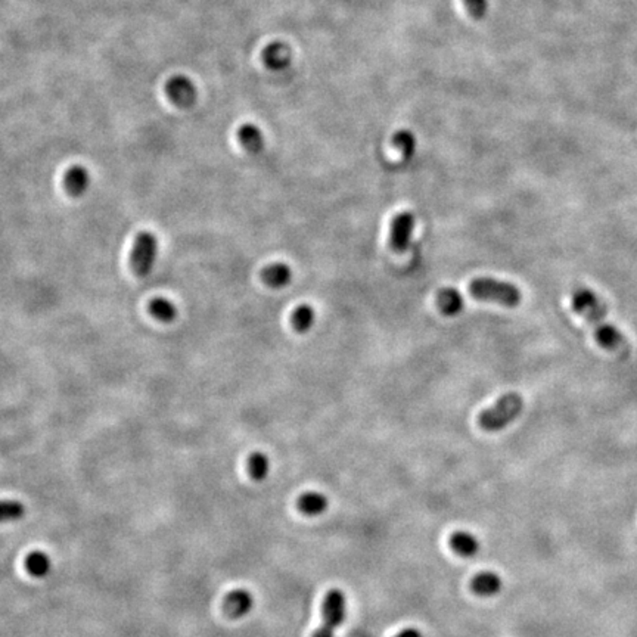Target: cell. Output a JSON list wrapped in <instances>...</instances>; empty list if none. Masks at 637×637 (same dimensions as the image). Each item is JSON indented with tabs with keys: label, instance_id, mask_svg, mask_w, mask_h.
<instances>
[{
	"label": "cell",
	"instance_id": "obj_13",
	"mask_svg": "<svg viewBox=\"0 0 637 637\" xmlns=\"http://www.w3.org/2000/svg\"><path fill=\"white\" fill-rule=\"evenodd\" d=\"M437 306L442 314L456 316L463 309V297L454 288H442L437 294Z\"/></svg>",
	"mask_w": 637,
	"mask_h": 637
},
{
	"label": "cell",
	"instance_id": "obj_11",
	"mask_svg": "<svg viewBox=\"0 0 637 637\" xmlns=\"http://www.w3.org/2000/svg\"><path fill=\"white\" fill-rule=\"evenodd\" d=\"M64 186L71 197H80L86 192L89 186V173L81 165H74L68 169L64 178Z\"/></svg>",
	"mask_w": 637,
	"mask_h": 637
},
{
	"label": "cell",
	"instance_id": "obj_19",
	"mask_svg": "<svg viewBox=\"0 0 637 637\" xmlns=\"http://www.w3.org/2000/svg\"><path fill=\"white\" fill-rule=\"evenodd\" d=\"M27 571L34 577H45L50 570V559L43 552H33L25 559Z\"/></svg>",
	"mask_w": 637,
	"mask_h": 637
},
{
	"label": "cell",
	"instance_id": "obj_14",
	"mask_svg": "<svg viewBox=\"0 0 637 637\" xmlns=\"http://www.w3.org/2000/svg\"><path fill=\"white\" fill-rule=\"evenodd\" d=\"M450 546L459 556H463V558H472L479 550L478 538L474 534L466 533V531L454 533L450 538Z\"/></svg>",
	"mask_w": 637,
	"mask_h": 637
},
{
	"label": "cell",
	"instance_id": "obj_23",
	"mask_svg": "<svg viewBox=\"0 0 637 637\" xmlns=\"http://www.w3.org/2000/svg\"><path fill=\"white\" fill-rule=\"evenodd\" d=\"M396 637H422V636L416 629H406L403 631H400Z\"/></svg>",
	"mask_w": 637,
	"mask_h": 637
},
{
	"label": "cell",
	"instance_id": "obj_10",
	"mask_svg": "<svg viewBox=\"0 0 637 637\" xmlns=\"http://www.w3.org/2000/svg\"><path fill=\"white\" fill-rule=\"evenodd\" d=\"M290 278H293V272L285 262H274L261 270L262 282L273 289L286 286L290 282Z\"/></svg>",
	"mask_w": 637,
	"mask_h": 637
},
{
	"label": "cell",
	"instance_id": "obj_20",
	"mask_svg": "<svg viewBox=\"0 0 637 637\" xmlns=\"http://www.w3.org/2000/svg\"><path fill=\"white\" fill-rule=\"evenodd\" d=\"M24 515V507L20 502L4 500L0 502V522L15 521Z\"/></svg>",
	"mask_w": 637,
	"mask_h": 637
},
{
	"label": "cell",
	"instance_id": "obj_21",
	"mask_svg": "<svg viewBox=\"0 0 637 637\" xmlns=\"http://www.w3.org/2000/svg\"><path fill=\"white\" fill-rule=\"evenodd\" d=\"M394 145H397L406 158H410L414 152V137L410 132H398L394 136Z\"/></svg>",
	"mask_w": 637,
	"mask_h": 637
},
{
	"label": "cell",
	"instance_id": "obj_12",
	"mask_svg": "<svg viewBox=\"0 0 637 637\" xmlns=\"http://www.w3.org/2000/svg\"><path fill=\"white\" fill-rule=\"evenodd\" d=\"M328 498L325 494L317 493V491H307L300 496L298 498V509L301 514L307 515V517H317L322 515L323 512L328 509Z\"/></svg>",
	"mask_w": 637,
	"mask_h": 637
},
{
	"label": "cell",
	"instance_id": "obj_1",
	"mask_svg": "<svg viewBox=\"0 0 637 637\" xmlns=\"http://www.w3.org/2000/svg\"><path fill=\"white\" fill-rule=\"evenodd\" d=\"M571 304L574 312L593 326L594 335H596L601 347L621 357L629 356V341L614 325L606 321V310L593 290L587 288H577L573 294Z\"/></svg>",
	"mask_w": 637,
	"mask_h": 637
},
{
	"label": "cell",
	"instance_id": "obj_5",
	"mask_svg": "<svg viewBox=\"0 0 637 637\" xmlns=\"http://www.w3.org/2000/svg\"><path fill=\"white\" fill-rule=\"evenodd\" d=\"M157 251H158V244H157V238L154 237V234L149 232H142L137 234V238L133 245V251L130 255L132 269L137 276L145 278V276L150 272L152 266H154Z\"/></svg>",
	"mask_w": 637,
	"mask_h": 637
},
{
	"label": "cell",
	"instance_id": "obj_15",
	"mask_svg": "<svg viewBox=\"0 0 637 637\" xmlns=\"http://www.w3.org/2000/svg\"><path fill=\"white\" fill-rule=\"evenodd\" d=\"M290 323L300 334H306L314 323V310L309 304H301L290 316Z\"/></svg>",
	"mask_w": 637,
	"mask_h": 637
},
{
	"label": "cell",
	"instance_id": "obj_6",
	"mask_svg": "<svg viewBox=\"0 0 637 637\" xmlns=\"http://www.w3.org/2000/svg\"><path fill=\"white\" fill-rule=\"evenodd\" d=\"M414 229V216L410 211H403L394 217L390 232V246L394 253H405L409 244L412 232Z\"/></svg>",
	"mask_w": 637,
	"mask_h": 637
},
{
	"label": "cell",
	"instance_id": "obj_9",
	"mask_svg": "<svg viewBox=\"0 0 637 637\" xmlns=\"http://www.w3.org/2000/svg\"><path fill=\"white\" fill-rule=\"evenodd\" d=\"M502 586L503 583L500 575L491 571H484L477 574L472 578V583H470L472 592L482 598L496 596V594L502 590Z\"/></svg>",
	"mask_w": 637,
	"mask_h": 637
},
{
	"label": "cell",
	"instance_id": "obj_3",
	"mask_svg": "<svg viewBox=\"0 0 637 637\" xmlns=\"http://www.w3.org/2000/svg\"><path fill=\"white\" fill-rule=\"evenodd\" d=\"M469 294L475 300L496 302L505 307H517L522 300L521 290L510 282L493 278H477L469 284Z\"/></svg>",
	"mask_w": 637,
	"mask_h": 637
},
{
	"label": "cell",
	"instance_id": "obj_7",
	"mask_svg": "<svg viewBox=\"0 0 637 637\" xmlns=\"http://www.w3.org/2000/svg\"><path fill=\"white\" fill-rule=\"evenodd\" d=\"M254 608V596L245 589H237L227 593L223 599V611L232 620L244 618Z\"/></svg>",
	"mask_w": 637,
	"mask_h": 637
},
{
	"label": "cell",
	"instance_id": "obj_18",
	"mask_svg": "<svg viewBox=\"0 0 637 637\" xmlns=\"http://www.w3.org/2000/svg\"><path fill=\"white\" fill-rule=\"evenodd\" d=\"M269 469H270V462L265 453L257 451L249 456L248 472H249V475H251L253 479L262 481L269 475Z\"/></svg>",
	"mask_w": 637,
	"mask_h": 637
},
{
	"label": "cell",
	"instance_id": "obj_22",
	"mask_svg": "<svg viewBox=\"0 0 637 637\" xmlns=\"http://www.w3.org/2000/svg\"><path fill=\"white\" fill-rule=\"evenodd\" d=\"M282 45L281 43H274V45H270L266 52H265V58H266V62L269 64V66H273V68H281V66H285L288 64V55L286 57H279L278 52L281 50Z\"/></svg>",
	"mask_w": 637,
	"mask_h": 637
},
{
	"label": "cell",
	"instance_id": "obj_8",
	"mask_svg": "<svg viewBox=\"0 0 637 637\" xmlns=\"http://www.w3.org/2000/svg\"><path fill=\"white\" fill-rule=\"evenodd\" d=\"M165 92H167L169 98L178 106L188 108L197 99V90L195 86L192 85V81L185 76H174L172 77L167 85H165Z\"/></svg>",
	"mask_w": 637,
	"mask_h": 637
},
{
	"label": "cell",
	"instance_id": "obj_2",
	"mask_svg": "<svg viewBox=\"0 0 637 637\" xmlns=\"http://www.w3.org/2000/svg\"><path fill=\"white\" fill-rule=\"evenodd\" d=\"M522 409V397L518 393H507L498 398L491 407L479 413L478 425L489 433L500 431L519 416Z\"/></svg>",
	"mask_w": 637,
	"mask_h": 637
},
{
	"label": "cell",
	"instance_id": "obj_16",
	"mask_svg": "<svg viewBox=\"0 0 637 637\" xmlns=\"http://www.w3.org/2000/svg\"><path fill=\"white\" fill-rule=\"evenodd\" d=\"M149 312L152 316L157 317L160 322H165V323L173 322L177 316V310L174 307V304L165 298L152 300L149 302Z\"/></svg>",
	"mask_w": 637,
	"mask_h": 637
},
{
	"label": "cell",
	"instance_id": "obj_17",
	"mask_svg": "<svg viewBox=\"0 0 637 637\" xmlns=\"http://www.w3.org/2000/svg\"><path fill=\"white\" fill-rule=\"evenodd\" d=\"M238 136L245 149L253 152V154L262 149V134L255 126H253V124H244L239 129Z\"/></svg>",
	"mask_w": 637,
	"mask_h": 637
},
{
	"label": "cell",
	"instance_id": "obj_4",
	"mask_svg": "<svg viewBox=\"0 0 637 637\" xmlns=\"http://www.w3.org/2000/svg\"><path fill=\"white\" fill-rule=\"evenodd\" d=\"M345 612H347V599L344 592L340 589L329 590L322 606V626L316 630L313 637H334L335 630L345 620Z\"/></svg>",
	"mask_w": 637,
	"mask_h": 637
}]
</instances>
